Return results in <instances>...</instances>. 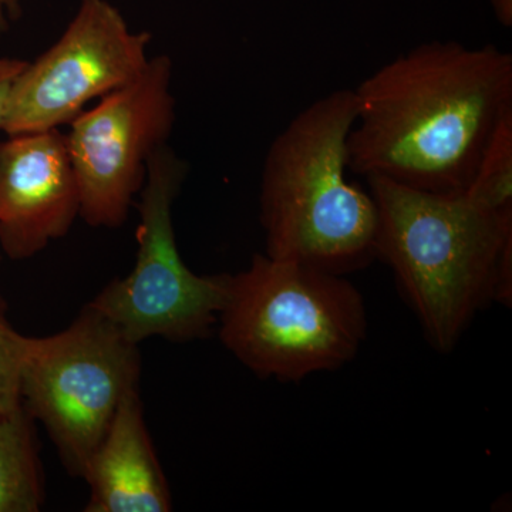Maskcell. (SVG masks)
<instances>
[{
	"label": "cell",
	"mask_w": 512,
	"mask_h": 512,
	"mask_svg": "<svg viewBox=\"0 0 512 512\" xmlns=\"http://www.w3.org/2000/svg\"><path fill=\"white\" fill-rule=\"evenodd\" d=\"M353 92L352 173L458 194L512 111V56L491 45L424 43L384 64Z\"/></svg>",
	"instance_id": "cell-1"
},
{
	"label": "cell",
	"mask_w": 512,
	"mask_h": 512,
	"mask_svg": "<svg viewBox=\"0 0 512 512\" xmlns=\"http://www.w3.org/2000/svg\"><path fill=\"white\" fill-rule=\"evenodd\" d=\"M365 180L379 218L376 259L392 269L431 346L451 352L478 312L511 305L512 212L487 210L464 192Z\"/></svg>",
	"instance_id": "cell-2"
},
{
	"label": "cell",
	"mask_w": 512,
	"mask_h": 512,
	"mask_svg": "<svg viewBox=\"0 0 512 512\" xmlns=\"http://www.w3.org/2000/svg\"><path fill=\"white\" fill-rule=\"evenodd\" d=\"M353 90H336L296 114L264 161L259 220L265 254L348 275L376 259V202L348 180Z\"/></svg>",
	"instance_id": "cell-3"
},
{
	"label": "cell",
	"mask_w": 512,
	"mask_h": 512,
	"mask_svg": "<svg viewBox=\"0 0 512 512\" xmlns=\"http://www.w3.org/2000/svg\"><path fill=\"white\" fill-rule=\"evenodd\" d=\"M218 323L242 365L284 383L348 365L369 326L365 299L346 275L266 254L231 275Z\"/></svg>",
	"instance_id": "cell-4"
},
{
	"label": "cell",
	"mask_w": 512,
	"mask_h": 512,
	"mask_svg": "<svg viewBox=\"0 0 512 512\" xmlns=\"http://www.w3.org/2000/svg\"><path fill=\"white\" fill-rule=\"evenodd\" d=\"M140 376L137 343L87 305L62 332L30 338L20 404L45 426L67 471L82 477Z\"/></svg>",
	"instance_id": "cell-5"
},
{
	"label": "cell",
	"mask_w": 512,
	"mask_h": 512,
	"mask_svg": "<svg viewBox=\"0 0 512 512\" xmlns=\"http://www.w3.org/2000/svg\"><path fill=\"white\" fill-rule=\"evenodd\" d=\"M185 177L187 164L170 147L151 157L138 195L136 264L89 303L137 345L205 338L227 301L231 275L194 274L178 251L173 205Z\"/></svg>",
	"instance_id": "cell-6"
},
{
	"label": "cell",
	"mask_w": 512,
	"mask_h": 512,
	"mask_svg": "<svg viewBox=\"0 0 512 512\" xmlns=\"http://www.w3.org/2000/svg\"><path fill=\"white\" fill-rule=\"evenodd\" d=\"M173 62L160 55L127 86L107 94L69 124L67 150L90 227L119 228L144 184L148 164L173 134Z\"/></svg>",
	"instance_id": "cell-7"
},
{
	"label": "cell",
	"mask_w": 512,
	"mask_h": 512,
	"mask_svg": "<svg viewBox=\"0 0 512 512\" xmlns=\"http://www.w3.org/2000/svg\"><path fill=\"white\" fill-rule=\"evenodd\" d=\"M151 35L133 32L109 0H82L55 45L26 63L10 90L6 136L60 130L94 100L146 69Z\"/></svg>",
	"instance_id": "cell-8"
},
{
	"label": "cell",
	"mask_w": 512,
	"mask_h": 512,
	"mask_svg": "<svg viewBox=\"0 0 512 512\" xmlns=\"http://www.w3.org/2000/svg\"><path fill=\"white\" fill-rule=\"evenodd\" d=\"M80 217V194L66 133L0 140V248L13 261L32 258L69 234Z\"/></svg>",
	"instance_id": "cell-9"
},
{
	"label": "cell",
	"mask_w": 512,
	"mask_h": 512,
	"mask_svg": "<svg viewBox=\"0 0 512 512\" xmlns=\"http://www.w3.org/2000/svg\"><path fill=\"white\" fill-rule=\"evenodd\" d=\"M86 512H168L170 488L148 436L140 393L128 394L87 461Z\"/></svg>",
	"instance_id": "cell-10"
},
{
	"label": "cell",
	"mask_w": 512,
	"mask_h": 512,
	"mask_svg": "<svg viewBox=\"0 0 512 512\" xmlns=\"http://www.w3.org/2000/svg\"><path fill=\"white\" fill-rule=\"evenodd\" d=\"M43 500L32 417L20 404L0 414V512H37Z\"/></svg>",
	"instance_id": "cell-11"
},
{
	"label": "cell",
	"mask_w": 512,
	"mask_h": 512,
	"mask_svg": "<svg viewBox=\"0 0 512 512\" xmlns=\"http://www.w3.org/2000/svg\"><path fill=\"white\" fill-rule=\"evenodd\" d=\"M464 194L487 210L512 212V111L495 128Z\"/></svg>",
	"instance_id": "cell-12"
},
{
	"label": "cell",
	"mask_w": 512,
	"mask_h": 512,
	"mask_svg": "<svg viewBox=\"0 0 512 512\" xmlns=\"http://www.w3.org/2000/svg\"><path fill=\"white\" fill-rule=\"evenodd\" d=\"M29 342V336L10 325L0 302V414L20 406V376Z\"/></svg>",
	"instance_id": "cell-13"
},
{
	"label": "cell",
	"mask_w": 512,
	"mask_h": 512,
	"mask_svg": "<svg viewBox=\"0 0 512 512\" xmlns=\"http://www.w3.org/2000/svg\"><path fill=\"white\" fill-rule=\"evenodd\" d=\"M26 63V60L0 56V127L8 109L10 90Z\"/></svg>",
	"instance_id": "cell-14"
},
{
	"label": "cell",
	"mask_w": 512,
	"mask_h": 512,
	"mask_svg": "<svg viewBox=\"0 0 512 512\" xmlns=\"http://www.w3.org/2000/svg\"><path fill=\"white\" fill-rule=\"evenodd\" d=\"M23 2L25 0H0V32L8 28L13 19L18 18Z\"/></svg>",
	"instance_id": "cell-15"
},
{
	"label": "cell",
	"mask_w": 512,
	"mask_h": 512,
	"mask_svg": "<svg viewBox=\"0 0 512 512\" xmlns=\"http://www.w3.org/2000/svg\"><path fill=\"white\" fill-rule=\"evenodd\" d=\"M0 262H2V254H0Z\"/></svg>",
	"instance_id": "cell-16"
}]
</instances>
